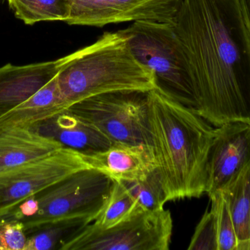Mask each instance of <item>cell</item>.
<instances>
[{
  "mask_svg": "<svg viewBox=\"0 0 250 250\" xmlns=\"http://www.w3.org/2000/svg\"><path fill=\"white\" fill-rule=\"evenodd\" d=\"M198 102L218 127L250 123V41L234 0H183L173 23Z\"/></svg>",
  "mask_w": 250,
  "mask_h": 250,
  "instance_id": "6da1fadb",
  "label": "cell"
},
{
  "mask_svg": "<svg viewBox=\"0 0 250 250\" xmlns=\"http://www.w3.org/2000/svg\"><path fill=\"white\" fill-rule=\"evenodd\" d=\"M214 134L215 129L195 110L159 88L148 91L145 147L167 202L206 194Z\"/></svg>",
  "mask_w": 250,
  "mask_h": 250,
  "instance_id": "7a4b0ae2",
  "label": "cell"
},
{
  "mask_svg": "<svg viewBox=\"0 0 250 250\" xmlns=\"http://www.w3.org/2000/svg\"><path fill=\"white\" fill-rule=\"evenodd\" d=\"M67 56L57 78L68 107L100 94L156 88L154 75L135 59L120 31L105 32L92 45Z\"/></svg>",
  "mask_w": 250,
  "mask_h": 250,
  "instance_id": "3957f363",
  "label": "cell"
},
{
  "mask_svg": "<svg viewBox=\"0 0 250 250\" xmlns=\"http://www.w3.org/2000/svg\"><path fill=\"white\" fill-rule=\"evenodd\" d=\"M113 180L94 168L81 170L23 201L6 216L21 222L26 236L57 222L79 217L95 221Z\"/></svg>",
  "mask_w": 250,
  "mask_h": 250,
  "instance_id": "277c9868",
  "label": "cell"
},
{
  "mask_svg": "<svg viewBox=\"0 0 250 250\" xmlns=\"http://www.w3.org/2000/svg\"><path fill=\"white\" fill-rule=\"evenodd\" d=\"M120 32L135 59L154 75L156 88L197 113L189 65L173 25L136 21Z\"/></svg>",
  "mask_w": 250,
  "mask_h": 250,
  "instance_id": "5b68a950",
  "label": "cell"
},
{
  "mask_svg": "<svg viewBox=\"0 0 250 250\" xmlns=\"http://www.w3.org/2000/svg\"><path fill=\"white\" fill-rule=\"evenodd\" d=\"M172 232L170 211L141 210L108 228L92 222L61 250H167Z\"/></svg>",
  "mask_w": 250,
  "mask_h": 250,
  "instance_id": "8992f818",
  "label": "cell"
},
{
  "mask_svg": "<svg viewBox=\"0 0 250 250\" xmlns=\"http://www.w3.org/2000/svg\"><path fill=\"white\" fill-rule=\"evenodd\" d=\"M147 93L117 91L94 95L68 107L113 143L143 145L146 138Z\"/></svg>",
  "mask_w": 250,
  "mask_h": 250,
  "instance_id": "52a82bcc",
  "label": "cell"
},
{
  "mask_svg": "<svg viewBox=\"0 0 250 250\" xmlns=\"http://www.w3.org/2000/svg\"><path fill=\"white\" fill-rule=\"evenodd\" d=\"M92 168L84 155L62 148L0 173V220L28 198L68 176Z\"/></svg>",
  "mask_w": 250,
  "mask_h": 250,
  "instance_id": "ba28073f",
  "label": "cell"
},
{
  "mask_svg": "<svg viewBox=\"0 0 250 250\" xmlns=\"http://www.w3.org/2000/svg\"><path fill=\"white\" fill-rule=\"evenodd\" d=\"M70 14L66 23L103 27L136 21L174 23L183 0H67Z\"/></svg>",
  "mask_w": 250,
  "mask_h": 250,
  "instance_id": "9c48e42d",
  "label": "cell"
},
{
  "mask_svg": "<svg viewBox=\"0 0 250 250\" xmlns=\"http://www.w3.org/2000/svg\"><path fill=\"white\" fill-rule=\"evenodd\" d=\"M250 163V123L235 121L215 129L207 167L206 194L224 190Z\"/></svg>",
  "mask_w": 250,
  "mask_h": 250,
  "instance_id": "30bf717a",
  "label": "cell"
},
{
  "mask_svg": "<svg viewBox=\"0 0 250 250\" xmlns=\"http://www.w3.org/2000/svg\"><path fill=\"white\" fill-rule=\"evenodd\" d=\"M68 56L51 61L0 67V115L29 100L60 72Z\"/></svg>",
  "mask_w": 250,
  "mask_h": 250,
  "instance_id": "8fae6325",
  "label": "cell"
},
{
  "mask_svg": "<svg viewBox=\"0 0 250 250\" xmlns=\"http://www.w3.org/2000/svg\"><path fill=\"white\" fill-rule=\"evenodd\" d=\"M32 127L41 135L57 141L63 148L83 154L103 151L114 144L98 129L68 110Z\"/></svg>",
  "mask_w": 250,
  "mask_h": 250,
  "instance_id": "7c38bea8",
  "label": "cell"
},
{
  "mask_svg": "<svg viewBox=\"0 0 250 250\" xmlns=\"http://www.w3.org/2000/svg\"><path fill=\"white\" fill-rule=\"evenodd\" d=\"M83 155L92 168L118 182H136L154 168L151 156L143 145L114 143L106 149Z\"/></svg>",
  "mask_w": 250,
  "mask_h": 250,
  "instance_id": "4fadbf2b",
  "label": "cell"
},
{
  "mask_svg": "<svg viewBox=\"0 0 250 250\" xmlns=\"http://www.w3.org/2000/svg\"><path fill=\"white\" fill-rule=\"evenodd\" d=\"M63 148L57 141L29 126L0 129V173L42 158Z\"/></svg>",
  "mask_w": 250,
  "mask_h": 250,
  "instance_id": "5bb4252c",
  "label": "cell"
},
{
  "mask_svg": "<svg viewBox=\"0 0 250 250\" xmlns=\"http://www.w3.org/2000/svg\"><path fill=\"white\" fill-rule=\"evenodd\" d=\"M57 76L29 100L1 114L0 129L35 126L67 110L68 106L60 92Z\"/></svg>",
  "mask_w": 250,
  "mask_h": 250,
  "instance_id": "9a60e30c",
  "label": "cell"
},
{
  "mask_svg": "<svg viewBox=\"0 0 250 250\" xmlns=\"http://www.w3.org/2000/svg\"><path fill=\"white\" fill-rule=\"evenodd\" d=\"M238 239L237 250L250 249V163L223 190Z\"/></svg>",
  "mask_w": 250,
  "mask_h": 250,
  "instance_id": "2e32d148",
  "label": "cell"
},
{
  "mask_svg": "<svg viewBox=\"0 0 250 250\" xmlns=\"http://www.w3.org/2000/svg\"><path fill=\"white\" fill-rule=\"evenodd\" d=\"M94 220L79 217L57 222L45 226L27 236L25 250H61L69 240Z\"/></svg>",
  "mask_w": 250,
  "mask_h": 250,
  "instance_id": "e0dca14e",
  "label": "cell"
},
{
  "mask_svg": "<svg viewBox=\"0 0 250 250\" xmlns=\"http://www.w3.org/2000/svg\"><path fill=\"white\" fill-rule=\"evenodd\" d=\"M16 19L26 25L38 22H67L70 8L67 0H7Z\"/></svg>",
  "mask_w": 250,
  "mask_h": 250,
  "instance_id": "ac0fdd59",
  "label": "cell"
},
{
  "mask_svg": "<svg viewBox=\"0 0 250 250\" xmlns=\"http://www.w3.org/2000/svg\"><path fill=\"white\" fill-rule=\"evenodd\" d=\"M141 210L145 209L124 182L113 180L108 198L93 223L101 228H108Z\"/></svg>",
  "mask_w": 250,
  "mask_h": 250,
  "instance_id": "d6986e66",
  "label": "cell"
},
{
  "mask_svg": "<svg viewBox=\"0 0 250 250\" xmlns=\"http://www.w3.org/2000/svg\"><path fill=\"white\" fill-rule=\"evenodd\" d=\"M128 186L138 204L144 209L148 211L164 208L167 203L160 177L155 168L145 177L134 182H124Z\"/></svg>",
  "mask_w": 250,
  "mask_h": 250,
  "instance_id": "ffe728a7",
  "label": "cell"
},
{
  "mask_svg": "<svg viewBox=\"0 0 250 250\" xmlns=\"http://www.w3.org/2000/svg\"><path fill=\"white\" fill-rule=\"evenodd\" d=\"M211 208L215 211L218 228L219 250H237L238 239L229 205L223 191L209 197Z\"/></svg>",
  "mask_w": 250,
  "mask_h": 250,
  "instance_id": "44dd1931",
  "label": "cell"
},
{
  "mask_svg": "<svg viewBox=\"0 0 250 250\" xmlns=\"http://www.w3.org/2000/svg\"><path fill=\"white\" fill-rule=\"evenodd\" d=\"M188 250H219L218 228L215 211L211 208L195 228Z\"/></svg>",
  "mask_w": 250,
  "mask_h": 250,
  "instance_id": "7402d4cb",
  "label": "cell"
},
{
  "mask_svg": "<svg viewBox=\"0 0 250 250\" xmlns=\"http://www.w3.org/2000/svg\"><path fill=\"white\" fill-rule=\"evenodd\" d=\"M27 236L21 222L0 223V246L1 250H25Z\"/></svg>",
  "mask_w": 250,
  "mask_h": 250,
  "instance_id": "603a6c76",
  "label": "cell"
},
{
  "mask_svg": "<svg viewBox=\"0 0 250 250\" xmlns=\"http://www.w3.org/2000/svg\"><path fill=\"white\" fill-rule=\"evenodd\" d=\"M250 41V0H234Z\"/></svg>",
  "mask_w": 250,
  "mask_h": 250,
  "instance_id": "cb8c5ba5",
  "label": "cell"
},
{
  "mask_svg": "<svg viewBox=\"0 0 250 250\" xmlns=\"http://www.w3.org/2000/svg\"><path fill=\"white\" fill-rule=\"evenodd\" d=\"M5 1H7V0H0V4H3Z\"/></svg>",
  "mask_w": 250,
  "mask_h": 250,
  "instance_id": "d4e9b609",
  "label": "cell"
},
{
  "mask_svg": "<svg viewBox=\"0 0 250 250\" xmlns=\"http://www.w3.org/2000/svg\"><path fill=\"white\" fill-rule=\"evenodd\" d=\"M0 250H1V246H0Z\"/></svg>",
  "mask_w": 250,
  "mask_h": 250,
  "instance_id": "484cf974",
  "label": "cell"
},
{
  "mask_svg": "<svg viewBox=\"0 0 250 250\" xmlns=\"http://www.w3.org/2000/svg\"></svg>",
  "mask_w": 250,
  "mask_h": 250,
  "instance_id": "4316f807",
  "label": "cell"
}]
</instances>
